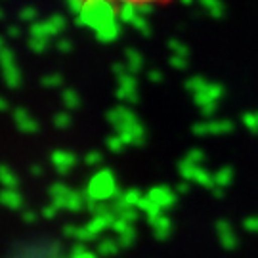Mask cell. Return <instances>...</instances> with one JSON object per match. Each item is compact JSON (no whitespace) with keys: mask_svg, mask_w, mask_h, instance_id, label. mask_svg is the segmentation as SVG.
I'll list each match as a JSON object with an SVG mask.
<instances>
[{"mask_svg":"<svg viewBox=\"0 0 258 258\" xmlns=\"http://www.w3.org/2000/svg\"><path fill=\"white\" fill-rule=\"evenodd\" d=\"M69 2V8L73 14H81L84 2L88 0H67ZM100 2H105L113 8L117 10V16H119L122 21H134L136 19V14H148L151 10L159 6V4H168L172 0H100Z\"/></svg>","mask_w":258,"mask_h":258,"instance_id":"1","label":"cell"},{"mask_svg":"<svg viewBox=\"0 0 258 258\" xmlns=\"http://www.w3.org/2000/svg\"><path fill=\"white\" fill-rule=\"evenodd\" d=\"M115 194H117V184H115L113 172L107 168L92 174V178L86 184V189H84L86 201H94V203H105L111 197H115Z\"/></svg>","mask_w":258,"mask_h":258,"instance_id":"2","label":"cell"},{"mask_svg":"<svg viewBox=\"0 0 258 258\" xmlns=\"http://www.w3.org/2000/svg\"><path fill=\"white\" fill-rule=\"evenodd\" d=\"M0 71H2V77H4L8 88H19L21 86V71L16 65L12 50H8V48H4L0 52Z\"/></svg>","mask_w":258,"mask_h":258,"instance_id":"3","label":"cell"},{"mask_svg":"<svg viewBox=\"0 0 258 258\" xmlns=\"http://www.w3.org/2000/svg\"><path fill=\"white\" fill-rule=\"evenodd\" d=\"M50 161L54 165L57 174H67L75 165H77V155L67 151V149H55L50 155Z\"/></svg>","mask_w":258,"mask_h":258,"instance_id":"4","label":"cell"},{"mask_svg":"<svg viewBox=\"0 0 258 258\" xmlns=\"http://www.w3.org/2000/svg\"><path fill=\"white\" fill-rule=\"evenodd\" d=\"M14 120H16V124H18V128L23 132V134H35L38 132V122L31 115H29L27 109H23V107H18V109H14Z\"/></svg>","mask_w":258,"mask_h":258,"instance_id":"5","label":"cell"},{"mask_svg":"<svg viewBox=\"0 0 258 258\" xmlns=\"http://www.w3.org/2000/svg\"><path fill=\"white\" fill-rule=\"evenodd\" d=\"M115 224V218H113V212H103V214H98V216H92V220L88 222L84 228L92 233L94 237H98L103 230H107L109 226Z\"/></svg>","mask_w":258,"mask_h":258,"instance_id":"6","label":"cell"},{"mask_svg":"<svg viewBox=\"0 0 258 258\" xmlns=\"http://www.w3.org/2000/svg\"><path fill=\"white\" fill-rule=\"evenodd\" d=\"M50 199H52V205H54L57 211L65 209V203H67V197L71 194V189L63 184V182H55V184L50 185Z\"/></svg>","mask_w":258,"mask_h":258,"instance_id":"7","label":"cell"},{"mask_svg":"<svg viewBox=\"0 0 258 258\" xmlns=\"http://www.w3.org/2000/svg\"><path fill=\"white\" fill-rule=\"evenodd\" d=\"M0 205L10 209V211H19L23 207V197H21L18 189L4 187V189H0Z\"/></svg>","mask_w":258,"mask_h":258,"instance_id":"8","label":"cell"},{"mask_svg":"<svg viewBox=\"0 0 258 258\" xmlns=\"http://www.w3.org/2000/svg\"><path fill=\"white\" fill-rule=\"evenodd\" d=\"M0 184H2V187H8V189H18L19 178L10 166L0 165Z\"/></svg>","mask_w":258,"mask_h":258,"instance_id":"9","label":"cell"},{"mask_svg":"<svg viewBox=\"0 0 258 258\" xmlns=\"http://www.w3.org/2000/svg\"><path fill=\"white\" fill-rule=\"evenodd\" d=\"M65 209L71 212H79L83 211V209H86V195L71 189V194L67 197V203H65Z\"/></svg>","mask_w":258,"mask_h":258,"instance_id":"10","label":"cell"},{"mask_svg":"<svg viewBox=\"0 0 258 258\" xmlns=\"http://www.w3.org/2000/svg\"><path fill=\"white\" fill-rule=\"evenodd\" d=\"M61 102H63V105L67 107V109H79L81 107V96H79V92L77 90H73V88H65L63 94H61Z\"/></svg>","mask_w":258,"mask_h":258,"instance_id":"11","label":"cell"},{"mask_svg":"<svg viewBox=\"0 0 258 258\" xmlns=\"http://www.w3.org/2000/svg\"><path fill=\"white\" fill-rule=\"evenodd\" d=\"M119 33H120L119 25H117V23H111L107 27H103L102 31H98L96 37H98L100 42H113V40H117Z\"/></svg>","mask_w":258,"mask_h":258,"instance_id":"12","label":"cell"},{"mask_svg":"<svg viewBox=\"0 0 258 258\" xmlns=\"http://www.w3.org/2000/svg\"><path fill=\"white\" fill-rule=\"evenodd\" d=\"M40 84H42L44 88H57V86H61V84H63V77H61L59 73L44 75V77L40 79Z\"/></svg>","mask_w":258,"mask_h":258,"instance_id":"13","label":"cell"},{"mask_svg":"<svg viewBox=\"0 0 258 258\" xmlns=\"http://www.w3.org/2000/svg\"><path fill=\"white\" fill-rule=\"evenodd\" d=\"M69 124H71V115L67 113V111H59V113H55L54 115V126L59 130H65L69 128Z\"/></svg>","mask_w":258,"mask_h":258,"instance_id":"14","label":"cell"},{"mask_svg":"<svg viewBox=\"0 0 258 258\" xmlns=\"http://www.w3.org/2000/svg\"><path fill=\"white\" fill-rule=\"evenodd\" d=\"M98 250H100L102 256H109V254H115V252H117V245H115V241L103 239L102 243H100Z\"/></svg>","mask_w":258,"mask_h":258,"instance_id":"15","label":"cell"},{"mask_svg":"<svg viewBox=\"0 0 258 258\" xmlns=\"http://www.w3.org/2000/svg\"><path fill=\"white\" fill-rule=\"evenodd\" d=\"M29 46L33 48V52H44L46 50V46H48V40L46 38H38V37H33L31 38V42H29Z\"/></svg>","mask_w":258,"mask_h":258,"instance_id":"16","label":"cell"},{"mask_svg":"<svg viewBox=\"0 0 258 258\" xmlns=\"http://www.w3.org/2000/svg\"><path fill=\"white\" fill-rule=\"evenodd\" d=\"M84 163L88 166H98L102 163V153H100V151H90V153H86Z\"/></svg>","mask_w":258,"mask_h":258,"instance_id":"17","label":"cell"},{"mask_svg":"<svg viewBox=\"0 0 258 258\" xmlns=\"http://www.w3.org/2000/svg\"><path fill=\"white\" fill-rule=\"evenodd\" d=\"M122 146H124V142L120 140V136H115V138L107 140V148H109L111 151H120Z\"/></svg>","mask_w":258,"mask_h":258,"instance_id":"18","label":"cell"},{"mask_svg":"<svg viewBox=\"0 0 258 258\" xmlns=\"http://www.w3.org/2000/svg\"><path fill=\"white\" fill-rule=\"evenodd\" d=\"M55 214H57V209H55V207H54V205H52V203L46 205V207L42 209V216H44L46 220H52V218H54Z\"/></svg>","mask_w":258,"mask_h":258,"instance_id":"19","label":"cell"},{"mask_svg":"<svg viewBox=\"0 0 258 258\" xmlns=\"http://www.w3.org/2000/svg\"><path fill=\"white\" fill-rule=\"evenodd\" d=\"M21 218H23L25 224H35V222H37V212L35 211H23Z\"/></svg>","mask_w":258,"mask_h":258,"instance_id":"20","label":"cell"},{"mask_svg":"<svg viewBox=\"0 0 258 258\" xmlns=\"http://www.w3.org/2000/svg\"><path fill=\"white\" fill-rule=\"evenodd\" d=\"M77 231H79V226H73V224H67V226H63V235H65V237H71V239H75Z\"/></svg>","mask_w":258,"mask_h":258,"instance_id":"21","label":"cell"},{"mask_svg":"<svg viewBox=\"0 0 258 258\" xmlns=\"http://www.w3.org/2000/svg\"><path fill=\"white\" fill-rule=\"evenodd\" d=\"M71 258H98V256L86 249V250H83V252H71Z\"/></svg>","mask_w":258,"mask_h":258,"instance_id":"22","label":"cell"},{"mask_svg":"<svg viewBox=\"0 0 258 258\" xmlns=\"http://www.w3.org/2000/svg\"><path fill=\"white\" fill-rule=\"evenodd\" d=\"M130 241H132V231L130 230L122 231V233H120V243H122V245H128Z\"/></svg>","mask_w":258,"mask_h":258,"instance_id":"23","label":"cell"},{"mask_svg":"<svg viewBox=\"0 0 258 258\" xmlns=\"http://www.w3.org/2000/svg\"><path fill=\"white\" fill-rule=\"evenodd\" d=\"M57 48H59L61 52H69V50H71V42H69V40H59V42H57Z\"/></svg>","mask_w":258,"mask_h":258,"instance_id":"24","label":"cell"},{"mask_svg":"<svg viewBox=\"0 0 258 258\" xmlns=\"http://www.w3.org/2000/svg\"><path fill=\"white\" fill-rule=\"evenodd\" d=\"M42 172H44V170H42V166H40V165L31 166V174H33V176H42Z\"/></svg>","mask_w":258,"mask_h":258,"instance_id":"25","label":"cell"},{"mask_svg":"<svg viewBox=\"0 0 258 258\" xmlns=\"http://www.w3.org/2000/svg\"><path fill=\"white\" fill-rule=\"evenodd\" d=\"M8 107H10V105H8V100L0 96V113H4V111L8 109Z\"/></svg>","mask_w":258,"mask_h":258,"instance_id":"26","label":"cell"},{"mask_svg":"<svg viewBox=\"0 0 258 258\" xmlns=\"http://www.w3.org/2000/svg\"><path fill=\"white\" fill-rule=\"evenodd\" d=\"M2 50H4V44H2V38H0V52H2Z\"/></svg>","mask_w":258,"mask_h":258,"instance_id":"27","label":"cell"}]
</instances>
